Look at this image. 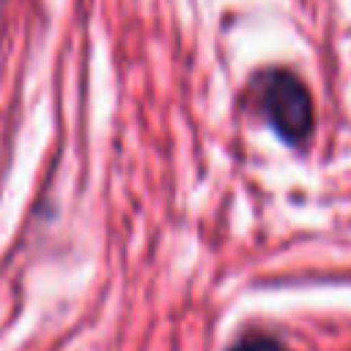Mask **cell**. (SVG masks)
<instances>
[{
	"mask_svg": "<svg viewBox=\"0 0 351 351\" xmlns=\"http://www.w3.org/2000/svg\"><path fill=\"white\" fill-rule=\"evenodd\" d=\"M252 88L269 126L288 145H304L315 129V107L307 85L288 69H266L255 74Z\"/></svg>",
	"mask_w": 351,
	"mask_h": 351,
	"instance_id": "obj_1",
	"label": "cell"
},
{
	"mask_svg": "<svg viewBox=\"0 0 351 351\" xmlns=\"http://www.w3.org/2000/svg\"><path fill=\"white\" fill-rule=\"evenodd\" d=\"M228 351H285V346L269 332H244Z\"/></svg>",
	"mask_w": 351,
	"mask_h": 351,
	"instance_id": "obj_2",
	"label": "cell"
}]
</instances>
